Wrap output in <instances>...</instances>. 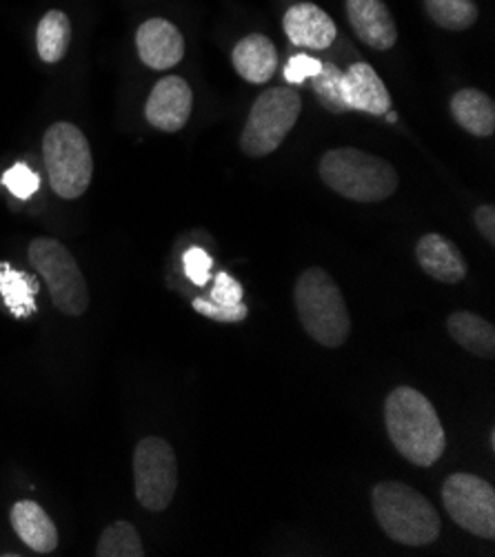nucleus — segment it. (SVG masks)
I'll use <instances>...</instances> for the list:
<instances>
[{
	"instance_id": "14",
	"label": "nucleus",
	"mask_w": 495,
	"mask_h": 557,
	"mask_svg": "<svg viewBox=\"0 0 495 557\" xmlns=\"http://www.w3.org/2000/svg\"><path fill=\"white\" fill-rule=\"evenodd\" d=\"M283 29L296 47L315 51L332 47L338 36L334 18L313 3H298L289 8L283 18Z\"/></svg>"
},
{
	"instance_id": "31",
	"label": "nucleus",
	"mask_w": 495,
	"mask_h": 557,
	"mask_svg": "<svg viewBox=\"0 0 495 557\" xmlns=\"http://www.w3.org/2000/svg\"><path fill=\"white\" fill-rule=\"evenodd\" d=\"M384 116H387V121H389V123H396V121H398V116L394 114V111H387V114H384Z\"/></svg>"
},
{
	"instance_id": "30",
	"label": "nucleus",
	"mask_w": 495,
	"mask_h": 557,
	"mask_svg": "<svg viewBox=\"0 0 495 557\" xmlns=\"http://www.w3.org/2000/svg\"><path fill=\"white\" fill-rule=\"evenodd\" d=\"M475 227L478 232L486 238V243L493 247L495 245V207L493 205H482L475 209Z\"/></svg>"
},
{
	"instance_id": "17",
	"label": "nucleus",
	"mask_w": 495,
	"mask_h": 557,
	"mask_svg": "<svg viewBox=\"0 0 495 557\" xmlns=\"http://www.w3.org/2000/svg\"><path fill=\"white\" fill-rule=\"evenodd\" d=\"M16 535L36 553H51L59 546L57 524L45 513V509L32 499H21L10 513Z\"/></svg>"
},
{
	"instance_id": "18",
	"label": "nucleus",
	"mask_w": 495,
	"mask_h": 557,
	"mask_svg": "<svg viewBox=\"0 0 495 557\" xmlns=\"http://www.w3.org/2000/svg\"><path fill=\"white\" fill-rule=\"evenodd\" d=\"M454 121L478 138H488L495 132V104L480 89H460L451 98Z\"/></svg>"
},
{
	"instance_id": "19",
	"label": "nucleus",
	"mask_w": 495,
	"mask_h": 557,
	"mask_svg": "<svg viewBox=\"0 0 495 557\" xmlns=\"http://www.w3.org/2000/svg\"><path fill=\"white\" fill-rule=\"evenodd\" d=\"M451 338L478 358H493L495 354V329L482 315L471 311H456L447 320Z\"/></svg>"
},
{
	"instance_id": "27",
	"label": "nucleus",
	"mask_w": 495,
	"mask_h": 557,
	"mask_svg": "<svg viewBox=\"0 0 495 557\" xmlns=\"http://www.w3.org/2000/svg\"><path fill=\"white\" fill-rule=\"evenodd\" d=\"M183 264H185V275L189 277V281H191L196 287H205V285L209 283L213 260H211V256H209L205 249L191 247L189 251H185Z\"/></svg>"
},
{
	"instance_id": "26",
	"label": "nucleus",
	"mask_w": 495,
	"mask_h": 557,
	"mask_svg": "<svg viewBox=\"0 0 495 557\" xmlns=\"http://www.w3.org/2000/svg\"><path fill=\"white\" fill-rule=\"evenodd\" d=\"M194 311L209 320H215V322H243L249 315V309L245 302L225 307V305H215V302L202 300V298L194 300Z\"/></svg>"
},
{
	"instance_id": "16",
	"label": "nucleus",
	"mask_w": 495,
	"mask_h": 557,
	"mask_svg": "<svg viewBox=\"0 0 495 557\" xmlns=\"http://www.w3.org/2000/svg\"><path fill=\"white\" fill-rule=\"evenodd\" d=\"M234 70L251 85H264L279 67V51L267 36L249 34L232 51Z\"/></svg>"
},
{
	"instance_id": "32",
	"label": "nucleus",
	"mask_w": 495,
	"mask_h": 557,
	"mask_svg": "<svg viewBox=\"0 0 495 557\" xmlns=\"http://www.w3.org/2000/svg\"><path fill=\"white\" fill-rule=\"evenodd\" d=\"M488 444H491V451L495 449V431H491V437H488Z\"/></svg>"
},
{
	"instance_id": "21",
	"label": "nucleus",
	"mask_w": 495,
	"mask_h": 557,
	"mask_svg": "<svg viewBox=\"0 0 495 557\" xmlns=\"http://www.w3.org/2000/svg\"><path fill=\"white\" fill-rule=\"evenodd\" d=\"M36 277L25 271H14L10 264H0V296L16 318H29L36 311L38 296Z\"/></svg>"
},
{
	"instance_id": "20",
	"label": "nucleus",
	"mask_w": 495,
	"mask_h": 557,
	"mask_svg": "<svg viewBox=\"0 0 495 557\" xmlns=\"http://www.w3.org/2000/svg\"><path fill=\"white\" fill-rule=\"evenodd\" d=\"M72 45V21L65 12L51 10L47 12L36 29V49L40 61L53 65L65 59Z\"/></svg>"
},
{
	"instance_id": "10",
	"label": "nucleus",
	"mask_w": 495,
	"mask_h": 557,
	"mask_svg": "<svg viewBox=\"0 0 495 557\" xmlns=\"http://www.w3.org/2000/svg\"><path fill=\"white\" fill-rule=\"evenodd\" d=\"M194 107V91L189 83L181 76H164L151 89L147 104H145V119L151 127L164 134L181 132Z\"/></svg>"
},
{
	"instance_id": "3",
	"label": "nucleus",
	"mask_w": 495,
	"mask_h": 557,
	"mask_svg": "<svg viewBox=\"0 0 495 557\" xmlns=\"http://www.w3.org/2000/svg\"><path fill=\"white\" fill-rule=\"evenodd\" d=\"M298 318L309 336L329 349L343 347L351 333L347 302L336 281L320 267L305 269L294 289Z\"/></svg>"
},
{
	"instance_id": "13",
	"label": "nucleus",
	"mask_w": 495,
	"mask_h": 557,
	"mask_svg": "<svg viewBox=\"0 0 495 557\" xmlns=\"http://www.w3.org/2000/svg\"><path fill=\"white\" fill-rule=\"evenodd\" d=\"M416 260L426 275L445 285L462 283L469 271L462 251L440 234H426L418 240Z\"/></svg>"
},
{
	"instance_id": "11",
	"label": "nucleus",
	"mask_w": 495,
	"mask_h": 557,
	"mask_svg": "<svg viewBox=\"0 0 495 557\" xmlns=\"http://www.w3.org/2000/svg\"><path fill=\"white\" fill-rule=\"evenodd\" d=\"M136 47L140 61L156 72L176 67L185 55V38L181 29L164 18L145 21L136 32Z\"/></svg>"
},
{
	"instance_id": "24",
	"label": "nucleus",
	"mask_w": 495,
	"mask_h": 557,
	"mask_svg": "<svg viewBox=\"0 0 495 557\" xmlns=\"http://www.w3.org/2000/svg\"><path fill=\"white\" fill-rule=\"evenodd\" d=\"M311 87L320 104L332 114H347L349 104L345 98V72L332 63H322L320 72L311 78Z\"/></svg>"
},
{
	"instance_id": "28",
	"label": "nucleus",
	"mask_w": 495,
	"mask_h": 557,
	"mask_svg": "<svg viewBox=\"0 0 495 557\" xmlns=\"http://www.w3.org/2000/svg\"><path fill=\"white\" fill-rule=\"evenodd\" d=\"M243 294L245 292H243V287H240V283L236 281V277H232L225 271L215 275V283L211 287V302L232 307V305L243 302Z\"/></svg>"
},
{
	"instance_id": "12",
	"label": "nucleus",
	"mask_w": 495,
	"mask_h": 557,
	"mask_svg": "<svg viewBox=\"0 0 495 557\" xmlns=\"http://www.w3.org/2000/svg\"><path fill=\"white\" fill-rule=\"evenodd\" d=\"M347 18L358 38L375 51H387L398 42V27L384 0H347Z\"/></svg>"
},
{
	"instance_id": "25",
	"label": "nucleus",
	"mask_w": 495,
	"mask_h": 557,
	"mask_svg": "<svg viewBox=\"0 0 495 557\" xmlns=\"http://www.w3.org/2000/svg\"><path fill=\"white\" fill-rule=\"evenodd\" d=\"M3 185L21 200L32 198L40 189V178L29 170L27 164L18 162L3 176Z\"/></svg>"
},
{
	"instance_id": "23",
	"label": "nucleus",
	"mask_w": 495,
	"mask_h": 557,
	"mask_svg": "<svg viewBox=\"0 0 495 557\" xmlns=\"http://www.w3.org/2000/svg\"><path fill=\"white\" fill-rule=\"evenodd\" d=\"M98 557H145V546L140 542V535L132 522L119 520L109 524L98 544H96Z\"/></svg>"
},
{
	"instance_id": "7",
	"label": "nucleus",
	"mask_w": 495,
	"mask_h": 557,
	"mask_svg": "<svg viewBox=\"0 0 495 557\" xmlns=\"http://www.w3.org/2000/svg\"><path fill=\"white\" fill-rule=\"evenodd\" d=\"M29 262L45 281L57 309L65 315H83L89 307L85 275L72 251L53 238H36L29 245Z\"/></svg>"
},
{
	"instance_id": "6",
	"label": "nucleus",
	"mask_w": 495,
	"mask_h": 557,
	"mask_svg": "<svg viewBox=\"0 0 495 557\" xmlns=\"http://www.w3.org/2000/svg\"><path fill=\"white\" fill-rule=\"evenodd\" d=\"M302 111L300 94L287 87L262 91L253 102L240 136V149L249 158H262L276 151L296 127Z\"/></svg>"
},
{
	"instance_id": "4",
	"label": "nucleus",
	"mask_w": 495,
	"mask_h": 557,
	"mask_svg": "<svg viewBox=\"0 0 495 557\" xmlns=\"http://www.w3.org/2000/svg\"><path fill=\"white\" fill-rule=\"evenodd\" d=\"M378 524L394 542L429 546L440 535V516L429 499L403 482H380L371 491Z\"/></svg>"
},
{
	"instance_id": "2",
	"label": "nucleus",
	"mask_w": 495,
	"mask_h": 557,
	"mask_svg": "<svg viewBox=\"0 0 495 557\" xmlns=\"http://www.w3.org/2000/svg\"><path fill=\"white\" fill-rule=\"evenodd\" d=\"M318 170L329 189L356 202L387 200L396 194L400 183L392 162L354 147L326 151Z\"/></svg>"
},
{
	"instance_id": "8",
	"label": "nucleus",
	"mask_w": 495,
	"mask_h": 557,
	"mask_svg": "<svg viewBox=\"0 0 495 557\" xmlns=\"http://www.w3.org/2000/svg\"><path fill=\"white\" fill-rule=\"evenodd\" d=\"M134 486L140 507L160 513L172 505L178 488V462L172 444L162 437H145L134 451Z\"/></svg>"
},
{
	"instance_id": "5",
	"label": "nucleus",
	"mask_w": 495,
	"mask_h": 557,
	"mask_svg": "<svg viewBox=\"0 0 495 557\" xmlns=\"http://www.w3.org/2000/svg\"><path fill=\"white\" fill-rule=\"evenodd\" d=\"M42 158L49 185L57 196L74 200L89 189L94 176L91 147L76 125H51L42 138Z\"/></svg>"
},
{
	"instance_id": "9",
	"label": "nucleus",
	"mask_w": 495,
	"mask_h": 557,
	"mask_svg": "<svg viewBox=\"0 0 495 557\" xmlns=\"http://www.w3.org/2000/svg\"><path fill=\"white\" fill-rule=\"evenodd\" d=\"M447 513L465 531L484 540L495 537V488L471 473H454L443 484Z\"/></svg>"
},
{
	"instance_id": "15",
	"label": "nucleus",
	"mask_w": 495,
	"mask_h": 557,
	"mask_svg": "<svg viewBox=\"0 0 495 557\" xmlns=\"http://www.w3.org/2000/svg\"><path fill=\"white\" fill-rule=\"evenodd\" d=\"M345 98L351 111L384 116L392 109V96L387 85L367 63H356L345 72Z\"/></svg>"
},
{
	"instance_id": "29",
	"label": "nucleus",
	"mask_w": 495,
	"mask_h": 557,
	"mask_svg": "<svg viewBox=\"0 0 495 557\" xmlns=\"http://www.w3.org/2000/svg\"><path fill=\"white\" fill-rule=\"evenodd\" d=\"M320 61H315L313 55H305V53H296L292 55V61L285 67V81L289 85H300L307 78H313L320 72Z\"/></svg>"
},
{
	"instance_id": "1",
	"label": "nucleus",
	"mask_w": 495,
	"mask_h": 557,
	"mask_svg": "<svg viewBox=\"0 0 495 557\" xmlns=\"http://www.w3.org/2000/svg\"><path fill=\"white\" fill-rule=\"evenodd\" d=\"M384 424L398 454L416 467L443 458L447 435L433 405L411 386H398L384 403Z\"/></svg>"
},
{
	"instance_id": "22",
	"label": "nucleus",
	"mask_w": 495,
	"mask_h": 557,
	"mask_svg": "<svg viewBox=\"0 0 495 557\" xmlns=\"http://www.w3.org/2000/svg\"><path fill=\"white\" fill-rule=\"evenodd\" d=\"M429 18L447 32H465L478 21L475 0H424Z\"/></svg>"
}]
</instances>
